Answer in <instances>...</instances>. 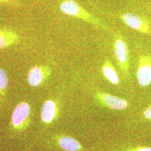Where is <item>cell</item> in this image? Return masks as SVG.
<instances>
[{"mask_svg": "<svg viewBox=\"0 0 151 151\" xmlns=\"http://www.w3.org/2000/svg\"><path fill=\"white\" fill-rule=\"evenodd\" d=\"M127 151H151V147L130 148V149L127 150Z\"/></svg>", "mask_w": 151, "mask_h": 151, "instance_id": "14", "label": "cell"}, {"mask_svg": "<svg viewBox=\"0 0 151 151\" xmlns=\"http://www.w3.org/2000/svg\"><path fill=\"white\" fill-rule=\"evenodd\" d=\"M137 78L142 87L148 86L151 83V56L149 54L140 55L138 60Z\"/></svg>", "mask_w": 151, "mask_h": 151, "instance_id": "3", "label": "cell"}, {"mask_svg": "<svg viewBox=\"0 0 151 151\" xmlns=\"http://www.w3.org/2000/svg\"><path fill=\"white\" fill-rule=\"evenodd\" d=\"M0 4L9 5L11 6L18 5V2L17 0H0Z\"/></svg>", "mask_w": 151, "mask_h": 151, "instance_id": "13", "label": "cell"}, {"mask_svg": "<svg viewBox=\"0 0 151 151\" xmlns=\"http://www.w3.org/2000/svg\"><path fill=\"white\" fill-rule=\"evenodd\" d=\"M19 41L20 37L16 32L10 30L0 29V49L15 45Z\"/></svg>", "mask_w": 151, "mask_h": 151, "instance_id": "9", "label": "cell"}, {"mask_svg": "<svg viewBox=\"0 0 151 151\" xmlns=\"http://www.w3.org/2000/svg\"><path fill=\"white\" fill-rule=\"evenodd\" d=\"M8 85V78L5 71L0 68V103L5 97L6 88Z\"/></svg>", "mask_w": 151, "mask_h": 151, "instance_id": "12", "label": "cell"}, {"mask_svg": "<svg viewBox=\"0 0 151 151\" xmlns=\"http://www.w3.org/2000/svg\"><path fill=\"white\" fill-rule=\"evenodd\" d=\"M59 145L66 151H77L81 149V145L77 140L67 136H63L60 138Z\"/></svg>", "mask_w": 151, "mask_h": 151, "instance_id": "11", "label": "cell"}, {"mask_svg": "<svg viewBox=\"0 0 151 151\" xmlns=\"http://www.w3.org/2000/svg\"><path fill=\"white\" fill-rule=\"evenodd\" d=\"M101 70L103 75L113 85H118L119 83V76L118 75L113 65L109 60H106L103 63Z\"/></svg>", "mask_w": 151, "mask_h": 151, "instance_id": "10", "label": "cell"}, {"mask_svg": "<svg viewBox=\"0 0 151 151\" xmlns=\"http://www.w3.org/2000/svg\"><path fill=\"white\" fill-rule=\"evenodd\" d=\"M97 97L104 105L113 110H122L128 107V102L125 100L109 93L99 92Z\"/></svg>", "mask_w": 151, "mask_h": 151, "instance_id": "7", "label": "cell"}, {"mask_svg": "<svg viewBox=\"0 0 151 151\" xmlns=\"http://www.w3.org/2000/svg\"><path fill=\"white\" fill-rule=\"evenodd\" d=\"M60 10L67 15L81 19L104 29L107 30L108 29L99 19L93 16L74 0H65L63 1L60 5Z\"/></svg>", "mask_w": 151, "mask_h": 151, "instance_id": "1", "label": "cell"}, {"mask_svg": "<svg viewBox=\"0 0 151 151\" xmlns=\"http://www.w3.org/2000/svg\"><path fill=\"white\" fill-rule=\"evenodd\" d=\"M124 24L138 32L151 35V28L148 22L140 16L132 13L126 12L121 15Z\"/></svg>", "mask_w": 151, "mask_h": 151, "instance_id": "4", "label": "cell"}, {"mask_svg": "<svg viewBox=\"0 0 151 151\" xmlns=\"http://www.w3.org/2000/svg\"><path fill=\"white\" fill-rule=\"evenodd\" d=\"M30 113V108L27 103L19 104L15 108L11 116V124L15 129H22L25 126Z\"/></svg>", "mask_w": 151, "mask_h": 151, "instance_id": "5", "label": "cell"}, {"mask_svg": "<svg viewBox=\"0 0 151 151\" xmlns=\"http://www.w3.org/2000/svg\"><path fill=\"white\" fill-rule=\"evenodd\" d=\"M57 111L56 103L52 100H47L44 103L41 111V119L44 123L48 124L54 119Z\"/></svg>", "mask_w": 151, "mask_h": 151, "instance_id": "8", "label": "cell"}, {"mask_svg": "<svg viewBox=\"0 0 151 151\" xmlns=\"http://www.w3.org/2000/svg\"><path fill=\"white\" fill-rule=\"evenodd\" d=\"M114 50L120 70L125 75H128L129 70L128 48L127 43L121 37L116 38L114 45Z\"/></svg>", "mask_w": 151, "mask_h": 151, "instance_id": "2", "label": "cell"}, {"mask_svg": "<svg viewBox=\"0 0 151 151\" xmlns=\"http://www.w3.org/2000/svg\"><path fill=\"white\" fill-rule=\"evenodd\" d=\"M144 116L147 119H151V105L145 111Z\"/></svg>", "mask_w": 151, "mask_h": 151, "instance_id": "15", "label": "cell"}, {"mask_svg": "<svg viewBox=\"0 0 151 151\" xmlns=\"http://www.w3.org/2000/svg\"><path fill=\"white\" fill-rule=\"evenodd\" d=\"M50 73L51 69L48 66H35L28 73L27 82L32 86H38L48 78Z\"/></svg>", "mask_w": 151, "mask_h": 151, "instance_id": "6", "label": "cell"}]
</instances>
